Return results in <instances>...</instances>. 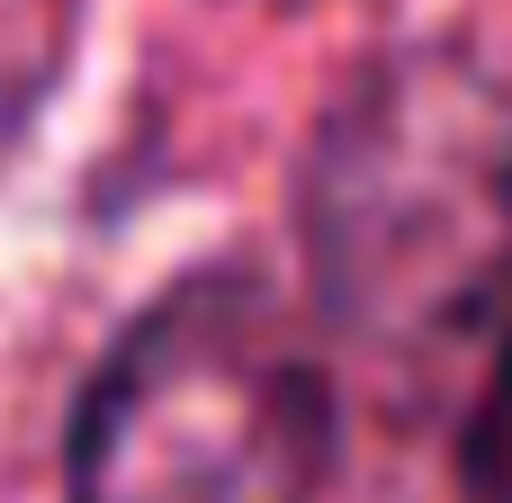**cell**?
I'll list each match as a JSON object with an SVG mask.
<instances>
[{
	"mask_svg": "<svg viewBox=\"0 0 512 503\" xmlns=\"http://www.w3.org/2000/svg\"><path fill=\"white\" fill-rule=\"evenodd\" d=\"M315 315L423 369L512 315V72L477 45H396L342 81L297 162Z\"/></svg>",
	"mask_w": 512,
	"mask_h": 503,
	"instance_id": "cell-1",
	"label": "cell"
},
{
	"mask_svg": "<svg viewBox=\"0 0 512 503\" xmlns=\"http://www.w3.org/2000/svg\"><path fill=\"white\" fill-rule=\"evenodd\" d=\"M342 396L252 261L180 270L117 324L63 432V503H324Z\"/></svg>",
	"mask_w": 512,
	"mask_h": 503,
	"instance_id": "cell-2",
	"label": "cell"
},
{
	"mask_svg": "<svg viewBox=\"0 0 512 503\" xmlns=\"http://www.w3.org/2000/svg\"><path fill=\"white\" fill-rule=\"evenodd\" d=\"M81 45V0H0V171L27 153Z\"/></svg>",
	"mask_w": 512,
	"mask_h": 503,
	"instance_id": "cell-3",
	"label": "cell"
},
{
	"mask_svg": "<svg viewBox=\"0 0 512 503\" xmlns=\"http://www.w3.org/2000/svg\"><path fill=\"white\" fill-rule=\"evenodd\" d=\"M459 503H512V315L459 423Z\"/></svg>",
	"mask_w": 512,
	"mask_h": 503,
	"instance_id": "cell-4",
	"label": "cell"
}]
</instances>
